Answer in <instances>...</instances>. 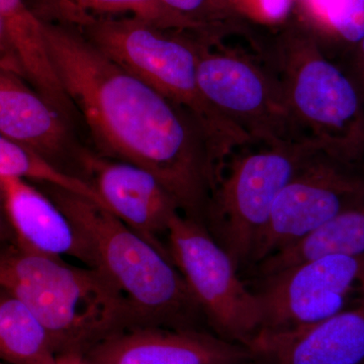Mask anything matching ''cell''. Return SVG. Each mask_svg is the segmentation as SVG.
Masks as SVG:
<instances>
[{
    "label": "cell",
    "instance_id": "9",
    "mask_svg": "<svg viewBox=\"0 0 364 364\" xmlns=\"http://www.w3.org/2000/svg\"><path fill=\"white\" fill-rule=\"evenodd\" d=\"M253 291L262 312L259 332L315 324L364 306V253L299 263L258 279Z\"/></svg>",
    "mask_w": 364,
    "mask_h": 364
},
{
    "label": "cell",
    "instance_id": "16",
    "mask_svg": "<svg viewBox=\"0 0 364 364\" xmlns=\"http://www.w3.org/2000/svg\"><path fill=\"white\" fill-rule=\"evenodd\" d=\"M43 23L82 28L102 18H136L171 32L210 38L212 33L170 9L160 0H26Z\"/></svg>",
    "mask_w": 364,
    "mask_h": 364
},
{
    "label": "cell",
    "instance_id": "1",
    "mask_svg": "<svg viewBox=\"0 0 364 364\" xmlns=\"http://www.w3.org/2000/svg\"><path fill=\"white\" fill-rule=\"evenodd\" d=\"M44 30L62 86L95 142L112 156L152 173L183 215L203 225L218 161L202 127L75 28L44 23Z\"/></svg>",
    "mask_w": 364,
    "mask_h": 364
},
{
    "label": "cell",
    "instance_id": "21",
    "mask_svg": "<svg viewBox=\"0 0 364 364\" xmlns=\"http://www.w3.org/2000/svg\"><path fill=\"white\" fill-rule=\"evenodd\" d=\"M332 30L352 48L364 38V0H321Z\"/></svg>",
    "mask_w": 364,
    "mask_h": 364
},
{
    "label": "cell",
    "instance_id": "17",
    "mask_svg": "<svg viewBox=\"0 0 364 364\" xmlns=\"http://www.w3.org/2000/svg\"><path fill=\"white\" fill-rule=\"evenodd\" d=\"M0 20L26 81L60 114L68 111L71 102L48 51L44 23L33 14L26 0H0Z\"/></svg>",
    "mask_w": 364,
    "mask_h": 364
},
{
    "label": "cell",
    "instance_id": "19",
    "mask_svg": "<svg viewBox=\"0 0 364 364\" xmlns=\"http://www.w3.org/2000/svg\"><path fill=\"white\" fill-rule=\"evenodd\" d=\"M0 361L59 364L49 333L21 301L0 289Z\"/></svg>",
    "mask_w": 364,
    "mask_h": 364
},
{
    "label": "cell",
    "instance_id": "28",
    "mask_svg": "<svg viewBox=\"0 0 364 364\" xmlns=\"http://www.w3.org/2000/svg\"><path fill=\"white\" fill-rule=\"evenodd\" d=\"M0 364H4V363H2L1 361H0Z\"/></svg>",
    "mask_w": 364,
    "mask_h": 364
},
{
    "label": "cell",
    "instance_id": "25",
    "mask_svg": "<svg viewBox=\"0 0 364 364\" xmlns=\"http://www.w3.org/2000/svg\"><path fill=\"white\" fill-rule=\"evenodd\" d=\"M260 2L265 14L273 20L284 18L291 6V0H260Z\"/></svg>",
    "mask_w": 364,
    "mask_h": 364
},
{
    "label": "cell",
    "instance_id": "12",
    "mask_svg": "<svg viewBox=\"0 0 364 364\" xmlns=\"http://www.w3.org/2000/svg\"><path fill=\"white\" fill-rule=\"evenodd\" d=\"M85 166L105 207L146 240L169 255L160 240L181 208L161 182L128 162L87 156ZM170 257V256H169Z\"/></svg>",
    "mask_w": 364,
    "mask_h": 364
},
{
    "label": "cell",
    "instance_id": "5",
    "mask_svg": "<svg viewBox=\"0 0 364 364\" xmlns=\"http://www.w3.org/2000/svg\"><path fill=\"white\" fill-rule=\"evenodd\" d=\"M261 55L272 65L303 135L351 161L364 162V100L348 72L301 30L280 35Z\"/></svg>",
    "mask_w": 364,
    "mask_h": 364
},
{
    "label": "cell",
    "instance_id": "11",
    "mask_svg": "<svg viewBox=\"0 0 364 364\" xmlns=\"http://www.w3.org/2000/svg\"><path fill=\"white\" fill-rule=\"evenodd\" d=\"M81 356L91 364H252L247 347L215 333L152 326L117 332Z\"/></svg>",
    "mask_w": 364,
    "mask_h": 364
},
{
    "label": "cell",
    "instance_id": "23",
    "mask_svg": "<svg viewBox=\"0 0 364 364\" xmlns=\"http://www.w3.org/2000/svg\"><path fill=\"white\" fill-rule=\"evenodd\" d=\"M0 68L16 74L26 80L25 71L14 52L13 46L9 42L1 20H0Z\"/></svg>",
    "mask_w": 364,
    "mask_h": 364
},
{
    "label": "cell",
    "instance_id": "24",
    "mask_svg": "<svg viewBox=\"0 0 364 364\" xmlns=\"http://www.w3.org/2000/svg\"><path fill=\"white\" fill-rule=\"evenodd\" d=\"M346 71L358 86L364 100V38L350 50L348 69Z\"/></svg>",
    "mask_w": 364,
    "mask_h": 364
},
{
    "label": "cell",
    "instance_id": "6",
    "mask_svg": "<svg viewBox=\"0 0 364 364\" xmlns=\"http://www.w3.org/2000/svg\"><path fill=\"white\" fill-rule=\"evenodd\" d=\"M322 147L312 138L249 144L223 163L205 227L239 269L252 264L279 193Z\"/></svg>",
    "mask_w": 364,
    "mask_h": 364
},
{
    "label": "cell",
    "instance_id": "13",
    "mask_svg": "<svg viewBox=\"0 0 364 364\" xmlns=\"http://www.w3.org/2000/svg\"><path fill=\"white\" fill-rule=\"evenodd\" d=\"M252 364H364V306L282 332H259L246 345Z\"/></svg>",
    "mask_w": 364,
    "mask_h": 364
},
{
    "label": "cell",
    "instance_id": "14",
    "mask_svg": "<svg viewBox=\"0 0 364 364\" xmlns=\"http://www.w3.org/2000/svg\"><path fill=\"white\" fill-rule=\"evenodd\" d=\"M0 200L16 242L33 252L97 267L90 246L51 198L25 179L0 176Z\"/></svg>",
    "mask_w": 364,
    "mask_h": 364
},
{
    "label": "cell",
    "instance_id": "15",
    "mask_svg": "<svg viewBox=\"0 0 364 364\" xmlns=\"http://www.w3.org/2000/svg\"><path fill=\"white\" fill-rule=\"evenodd\" d=\"M0 133L16 143L51 156L65 145L67 129L54 107L25 79L0 68Z\"/></svg>",
    "mask_w": 364,
    "mask_h": 364
},
{
    "label": "cell",
    "instance_id": "20",
    "mask_svg": "<svg viewBox=\"0 0 364 364\" xmlns=\"http://www.w3.org/2000/svg\"><path fill=\"white\" fill-rule=\"evenodd\" d=\"M0 176L16 177L44 182L90 198L105 207L90 181L72 176L56 168L39 153L0 133Z\"/></svg>",
    "mask_w": 364,
    "mask_h": 364
},
{
    "label": "cell",
    "instance_id": "2",
    "mask_svg": "<svg viewBox=\"0 0 364 364\" xmlns=\"http://www.w3.org/2000/svg\"><path fill=\"white\" fill-rule=\"evenodd\" d=\"M48 186L50 198L90 246L95 269L104 273L123 294L130 309V328L205 330V316L169 255L100 203L66 189Z\"/></svg>",
    "mask_w": 364,
    "mask_h": 364
},
{
    "label": "cell",
    "instance_id": "22",
    "mask_svg": "<svg viewBox=\"0 0 364 364\" xmlns=\"http://www.w3.org/2000/svg\"><path fill=\"white\" fill-rule=\"evenodd\" d=\"M176 13L203 26L218 39H221L229 23L230 9L226 0H160Z\"/></svg>",
    "mask_w": 364,
    "mask_h": 364
},
{
    "label": "cell",
    "instance_id": "7",
    "mask_svg": "<svg viewBox=\"0 0 364 364\" xmlns=\"http://www.w3.org/2000/svg\"><path fill=\"white\" fill-rule=\"evenodd\" d=\"M198 83L208 105L250 144L308 138L294 123L279 77L261 54L229 49L221 42L200 43Z\"/></svg>",
    "mask_w": 364,
    "mask_h": 364
},
{
    "label": "cell",
    "instance_id": "26",
    "mask_svg": "<svg viewBox=\"0 0 364 364\" xmlns=\"http://www.w3.org/2000/svg\"><path fill=\"white\" fill-rule=\"evenodd\" d=\"M16 241L13 229L7 220L4 205L0 200V246Z\"/></svg>",
    "mask_w": 364,
    "mask_h": 364
},
{
    "label": "cell",
    "instance_id": "3",
    "mask_svg": "<svg viewBox=\"0 0 364 364\" xmlns=\"http://www.w3.org/2000/svg\"><path fill=\"white\" fill-rule=\"evenodd\" d=\"M0 289L42 323L58 356L83 355L131 327L128 304L104 273L33 252L16 241L0 246Z\"/></svg>",
    "mask_w": 364,
    "mask_h": 364
},
{
    "label": "cell",
    "instance_id": "27",
    "mask_svg": "<svg viewBox=\"0 0 364 364\" xmlns=\"http://www.w3.org/2000/svg\"><path fill=\"white\" fill-rule=\"evenodd\" d=\"M59 364H91L81 355H63L59 356Z\"/></svg>",
    "mask_w": 364,
    "mask_h": 364
},
{
    "label": "cell",
    "instance_id": "10",
    "mask_svg": "<svg viewBox=\"0 0 364 364\" xmlns=\"http://www.w3.org/2000/svg\"><path fill=\"white\" fill-rule=\"evenodd\" d=\"M364 202V162L320 148L279 193L250 267Z\"/></svg>",
    "mask_w": 364,
    "mask_h": 364
},
{
    "label": "cell",
    "instance_id": "18",
    "mask_svg": "<svg viewBox=\"0 0 364 364\" xmlns=\"http://www.w3.org/2000/svg\"><path fill=\"white\" fill-rule=\"evenodd\" d=\"M364 253V202L333 218L293 245L251 267L256 279H264L323 256Z\"/></svg>",
    "mask_w": 364,
    "mask_h": 364
},
{
    "label": "cell",
    "instance_id": "4",
    "mask_svg": "<svg viewBox=\"0 0 364 364\" xmlns=\"http://www.w3.org/2000/svg\"><path fill=\"white\" fill-rule=\"evenodd\" d=\"M77 31L117 65L191 114L210 139L219 161L248 145V139L200 93L198 50L207 41L136 18L92 21Z\"/></svg>",
    "mask_w": 364,
    "mask_h": 364
},
{
    "label": "cell",
    "instance_id": "8",
    "mask_svg": "<svg viewBox=\"0 0 364 364\" xmlns=\"http://www.w3.org/2000/svg\"><path fill=\"white\" fill-rule=\"evenodd\" d=\"M170 259L181 273L213 333L244 345L260 331L262 312L227 251L200 222L178 213L166 234Z\"/></svg>",
    "mask_w": 364,
    "mask_h": 364
}]
</instances>
